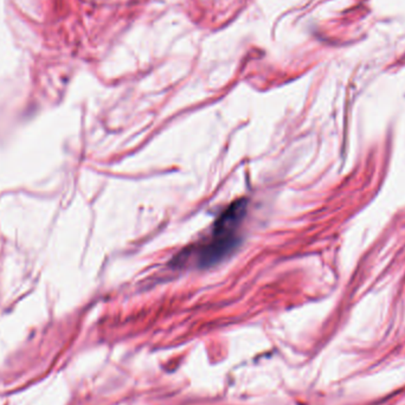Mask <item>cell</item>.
Segmentation results:
<instances>
[{
	"label": "cell",
	"instance_id": "6da1fadb",
	"mask_svg": "<svg viewBox=\"0 0 405 405\" xmlns=\"http://www.w3.org/2000/svg\"><path fill=\"white\" fill-rule=\"evenodd\" d=\"M245 211L247 201L238 199L220 215L215 222L210 238L194 250L199 267L215 266L236 248L237 244L240 243L238 228L245 216Z\"/></svg>",
	"mask_w": 405,
	"mask_h": 405
}]
</instances>
